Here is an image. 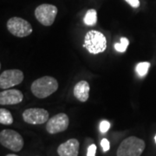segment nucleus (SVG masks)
Returning a JSON list of instances; mask_svg holds the SVG:
<instances>
[{"label":"nucleus","instance_id":"1","mask_svg":"<svg viewBox=\"0 0 156 156\" xmlns=\"http://www.w3.org/2000/svg\"><path fill=\"white\" fill-rule=\"evenodd\" d=\"M58 82L52 76H43L35 80L31 84V92L39 99H44L58 89Z\"/></svg>","mask_w":156,"mask_h":156},{"label":"nucleus","instance_id":"2","mask_svg":"<svg viewBox=\"0 0 156 156\" xmlns=\"http://www.w3.org/2000/svg\"><path fill=\"white\" fill-rule=\"evenodd\" d=\"M145 141L135 136L123 140L116 152L117 156H140L145 149Z\"/></svg>","mask_w":156,"mask_h":156},{"label":"nucleus","instance_id":"3","mask_svg":"<svg viewBox=\"0 0 156 156\" xmlns=\"http://www.w3.org/2000/svg\"><path fill=\"white\" fill-rule=\"evenodd\" d=\"M84 48L91 54H99L107 49V39L103 34L97 30H89L84 37Z\"/></svg>","mask_w":156,"mask_h":156},{"label":"nucleus","instance_id":"4","mask_svg":"<svg viewBox=\"0 0 156 156\" xmlns=\"http://www.w3.org/2000/svg\"><path fill=\"white\" fill-rule=\"evenodd\" d=\"M0 143L13 152H19L24 145L22 135L12 129H4L1 131Z\"/></svg>","mask_w":156,"mask_h":156},{"label":"nucleus","instance_id":"5","mask_svg":"<svg viewBox=\"0 0 156 156\" xmlns=\"http://www.w3.org/2000/svg\"><path fill=\"white\" fill-rule=\"evenodd\" d=\"M7 29L11 34L17 37H28L33 30L31 24L28 21L18 17H13L8 20Z\"/></svg>","mask_w":156,"mask_h":156},{"label":"nucleus","instance_id":"6","mask_svg":"<svg viewBox=\"0 0 156 156\" xmlns=\"http://www.w3.org/2000/svg\"><path fill=\"white\" fill-rule=\"evenodd\" d=\"M57 11L56 6L50 4H43L37 6L35 10V17L43 25L50 26L55 22Z\"/></svg>","mask_w":156,"mask_h":156},{"label":"nucleus","instance_id":"7","mask_svg":"<svg viewBox=\"0 0 156 156\" xmlns=\"http://www.w3.org/2000/svg\"><path fill=\"white\" fill-rule=\"evenodd\" d=\"M23 73L20 69H7L0 75V88L2 89H11L23 81Z\"/></svg>","mask_w":156,"mask_h":156},{"label":"nucleus","instance_id":"8","mask_svg":"<svg viewBox=\"0 0 156 156\" xmlns=\"http://www.w3.org/2000/svg\"><path fill=\"white\" fill-rule=\"evenodd\" d=\"M50 114L44 108H31L23 113V119L26 123L31 125H40L49 121Z\"/></svg>","mask_w":156,"mask_h":156},{"label":"nucleus","instance_id":"9","mask_svg":"<svg viewBox=\"0 0 156 156\" xmlns=\"http://www.w3.org/2000/svg\"><path fill=\"white\" fill-rule=\"evenodd\" d=\"M69 119L66 114L59 113L49 119L46 123V130L50 134H56L65 131L69 127Z\"/></svg>","mask_w":156,"mask_h":156},{"label":"nucleus","instance_id":"10","mask_svg":"<svg viewBox=\"0 0 156 156\" xmlns=\"http://www.w3.org/2000/svg\"><path fill=\"white\" fill-rule=\"evenodd\" d=\"M23 100V95L17 89H5L0 93V104L2 106L18 104Z\"/></svg>","mask_w":156,"mask_h":156},{"label":"nucleus","instance_id":"11","mask_svg":"<svg viewBox=\"0 0 156 156\" xmlns=\"http://www.w3.org/2000/svg\"><path fill=\"white\" fill-rule=\"evenodd\" d=\"M79 146V141L76 139L68 140L57 147V154L59 156H78Z\"/></svg>","mask_w":156,"mask_h":156},{"label":"nucleus","instance_id":"12","mask_svg":"<svg viewBox=\"0 0 156 156\" xmlns=\"http://www.w3.org/2000/svg\"><path fill=\"white\" fill-rule=\"evenodd\" d=\"M89 84L87 81H80L76 84L73 90V94L78 101L85 102L88 101L89 97Z\"/></svg>","mask_w":156,"mask_h":156},{"label":"nucleus","instance_id":"13","mask_svg":"<svg viewBox=\"0 0 156 156\" xmlns=\"http://www.w3.org/2000/svg\"><path fill=\"white\" fill-rule=\"evenodd\" d=\"M84 23L88 26H94L97 22V12L95 9H89L83 18Z\"/></svg>","mask_w":156,"mask_h":156},{"label":"nucleus","instance_id":"14","mask_svg":"<svg viewBox=\"0 0 156 156\" xmlns=\"http://www.w3.org/2000/svg\"><path fill=\"white\" fill-rule=\"evenodd\" d=\"M0 123L4 125H11L13 123V117L11 113L6 108H0Z\"/></svg>","mask_w":156,"mask_h":156},{"label":"nucleus","instance_id":"15","mask_svg":"<svg viewBox=\"0 0 156 156\" xmlns=\"http://www.w3.org/2000/svg\"><path fill=\"white\" fill-rule=\"evenodd\" d=\"M149 68H150V63L147 62H140L137 64L135 70L140 77H143L147 74Z\"/></svg>","mask_w":156,"mask_h":156},{"label":"nucleus","instance_id":"16","mask_svg":"<svg viewBox=\"0 0 156 156\" xmlns=\"http://www.w3.org/2000/svg\"><path fill=\"white\" fill-rule=\"evenodd\" d=\"M128 44H129L128 39L126 38V37H122L120 43L115 44V49L117 51H119V52H125L126 50H127V48H128Z\"/></svg>","mask_w":156,"mask_h":156},{"label":"nucleus","instance_id":"17","mask_svg":"<svg viewBox=\"0 0 156 156\" xmlns=\"http://www.w3.org/2000/svg\"><path fill=\"white\" fill-rule=\"evenodd\" d=\"M110 128V123L108 121H102L100 124V131L102 134H105L108 131V129Z\"/></svg>","mask_w":156,"mask_h":156},{"label":"nucleus","instance_id":"18","mask_svg":"<svg viewBox=\"0 0 156 156\" xmlns=\"http://www.w3.org/2000/svg\"><path fill=\"white\" fill-rule=\"evenodd\" d=\"M101 147H102V149H103V152H107V151L109 150V148H110L109 141L107 139H105V138L101 140Z\"/></svg>","mask_w":156,"mask_h":156},{"label":"nucleus","instance_id":"19","mask_svg":"<svg viewBox=\"0 0 156 156\" xmlns=\"http://www.w3.org/2000/svg\"><path fill=\"white\" fill-rule=\"evenodd\" d=\"M95 153H96V146L95 144L89 146L87 152V156H95Z\"/></svg>","mask_w":156,"mask_h":156},{"label":"nucleus","instance_id":"20","mask_svg":"<svg viewBox=\"0 0 156 156\" xmlns=\"http://www.w3.org/2000/svg\"><path fill=\"white\" fill-rule=\"evenodd\" d=\"M128 5L130 6H132L133 8H138L140 5V0H125Z\"/></svg>","mask_w":156,"mask_h":156},{"label":"nucleus","instance_id":"21","mask_svg":"<svg viewBox=\"0 0 156 156\" xmlns=\"http://www.w3.org/2000/svg\"><path fill=\"white\" fill-rule=\"evenodd\" d=\"M6 156H18L17 154H7Z\"/></svg>","mask_w":156,"mask_h":156},{"label":"nucleus","instance_id":"22","mask_svg":"<svg viewBox=\"0 0 156 156\" xmlns=\"http://www.w3.org/2000/svg\"><path fill=\"white\" fill-rule=\"evenodd\" d=\"M154 140H155V142H156V135L154 136Z\"/></svg>","mask_w":156,"mask_h":156}]
</instances>
